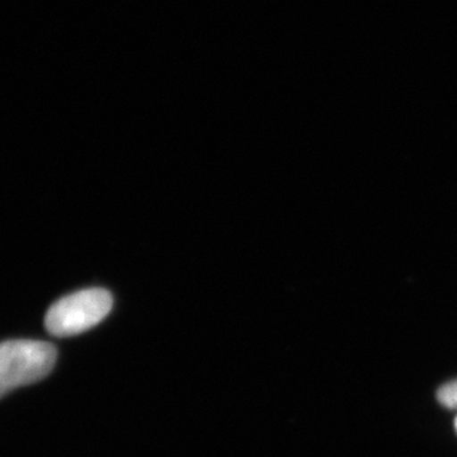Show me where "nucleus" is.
I'll list each match as a JSON object with an SVG mask.
<instances>
[{
	"mask_svg": "<svg viewBox=\"0 0 457 457\" xmlns=\"http://www.w3.org/2000/svg\"><path fill=\"white\" fill-rule=\"evenodd\" d=\"M113 297L104 288L78 291L58 300L45 317L49 335L69 337L97 326L111 313Z\"/></svg>",
	"mask_w": 457,
	"mask_h": 457,
	"instance_id": "2",
	"label": "nucleus"
},
{
	"mask_svg": "<svg viewBox=\"0 0 457 457\" xmlns=\"http://www.w3.org/2000/svg\"><path fill=\"white\" fill-rule=\"evenodd\" d=\"M456 428H457V422H456Z\"/></svg>",
	"mask_w": 457,
	"mask_h": 457,
	"instance_id": "4",
	"label": "nucleus"
},
{
	"mask_svg": "<svg viewBox=\"0 0 457 457\" xmlns=\"http://www.w3.org/2000/svg\"><path fill=\"white\" fill-rule=\"evenodd\" d=\"M57 349L42 340H8L0 343V398L39 382L53 371Z\"/></svg>",
	"mask_w": 457,
	"mask_h": 457,
	"instance_id": "1",
	"label": "nucleus"
},
{
	"mask_svg": "<svg viewBox=\"0 0 457 457\" xmlns=\"http://www.w3.org/2000/svg\"><path fill=\"white\" fill-rule=\"evenodd\" d=\"M438 400L441 404L450 409H456L457 407V380L456 382L447 383L445 386L441 387L438 391Z\"/></svg>",
	"mask_w": 457,
	"mask_h": 457,
	"instance_id": "3",
	"label": "nucleus"
}]
</instances>
